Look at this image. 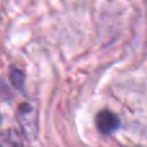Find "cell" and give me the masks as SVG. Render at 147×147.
<instances>
[{"label": "cell", "instance_id": "cell-3", "mask_svg": "<svg viewBox=\"0 0 147 147\" xmlns=\"http://www.w3.org/2000/svg\"><path fill=\"white\" fill-rule=\"evenodd\" d=\"M10 80H12V83L14 84L17 88H22L23 85V75L21 71H18V70H13L12 74H10Z\"/></svg>", "mask_w": 147, "mask_h": 147}, {"label": "cell", "instance_id": "cell-1", "mask_svg": "<svg viewBox=\"0 0 147 147\" xmlns=\"http://www.w3.org/2000/svg\"><path fill=\"white\" fill-rule=\"evenodd\" d=\"M96 124L98 130L105 136H109L111 133L116 132L120 127V120L114 112L109 110L101 111L96 117Z\"/></svg>", "mask_w": 147, "mask_h": 147}, {"label": "cell", "instance_id": "cell-2", "mask_svg": "<svg viewBox=\"0 0 147 147\" xmlns=\"http://www.w3.org/2000/svg\"><path fill=\"white\" fill-rule=\"evenodd\" d=\"M0 147H23V142L16 130L0 133Z\"/></svg>", "mask_w": 147, "mask_h": 147}]
</instances>
